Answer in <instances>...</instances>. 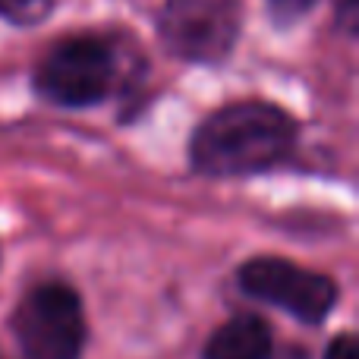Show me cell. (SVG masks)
Segmentation results:
<instances>
[{
    "instance_id": "obj_1",
    "label": "cell",
    "mask_w": 359,
    "mask_h": 359,
    "mask_svg": "<svg viewBox=\"0 0 359 359\" xmlns=\"http://www.w3.org/2000/svg\"><path fill=\"white\" fill-rule=\"evenodd\" d=\"M297 145V120L271 101H233L208 114L189 142L192 168L208 177H249L278 168Z\"/></svg>"
},
{
    "instance_id": "obj_2",
    "label": "cell",
    "mask_w": 359,
    "mask_h": 359,
    "mask_svg": "<svg viewBox=\"0 0 359 359\" xmlns=\"http://www.w3.org/2000/svg\"><path fill=\"white\" fill-rule=\"evenodd\" d=\"M120 76L117 44L104 32H73L54 41L35 67V92L57 107L107 101Z\"/></svg>"
},
{
    "instance_id": "obj_3",
    "label": "cell",
    "mask_w": 359,
    "mask_h": 359,
    "mask_svg": "<svg viewBox=\"0 0 359 359\" xmlns=\"http://www.w3.org/2000/svg\"><path fill=\"white\" fill-rule=\"evenodd\" d=\"M158 38L170 57L186 63H224L243 32L240 0H164L158 10Z\"/></svg>"
},
{
    "instance_id": "obj_4",
    "label": "cell",
    "mask_w": 359,
    "mask_h": 359,
    "mask_svg": "<svg viewBox=\"0 0 359 359\" xmlns=\"http://www.w3.org/2000/svg\"><path fill=\"white\" fill-rule=\"evenodd\" d=\"M13 334L25 359H79L86 347V316L76 290L41 284L13 312Z\"/></svg>"
},
{
    "instance_id": "obj_5",
    "label": "cell",
    "mask_w": 359,
    "mask_h": 359,
    "mask_svg": "<svg viewBox=\"0 0 359 359\" xmlns=\"http://www.w3.org/2000/svg\"><path fill=\"white\" fill-rule=\"evenodd\" d=\"M236 278H240L243 293L268 306H280L309 325L322 322L337 303L334 280L287 259H252L240 268Z\"/></svg>"
},
{
    "instance_id": "obj_6",
    "label": "cell",
    "mask_w": 359,
    "mask_h": 359,
    "mask_svg": "<svg viewBox=\"0 0 359 359\" xmlns=\"http://www.w3.org/2000/svg\"><path fill=\"white\" fill-rule=\"evenodd\" d=\"M205 359H268L271 328L259 316H236L215 331L205 344Z\"/></svg>"
},
{
    "instance_id": "obj_7",
    "label": "cell",
    "mask_w": 359,
    "mask_h": 359,
    "mask_svg": "<svg viewBox=\"0 0 359 359\" xmlns=\"http://www.w3.org/2000/svg\"><path fill=\"white\" fill-rule=\"evenodd\" d=\"M57 10V0H0V16L13 25H41Z\"/></svg>"
},
{
    "instance_id": "obj_8",
    "label": "cell",
    "mask_w": 359,
    "mask_h": 359,
    "mask_svg": "<svg viewBox=\"0 0 359 359\" xmlns=\"http://www.w3.org/2000/svg\"><path fill=\"white\" fill-rule=\"evenodd\" d=\"M316 6H318V0H265L268 19L274 22V29H293V25L303 22Z\"/></svg>"
},
{
    "instance_id": "obj_9",
    "label": "cell",
    "mask_w": 359,
    "mask_h": 359,
    "mask_svg": "<svg viewBox=\"0 0 359 359\" xmlns=\"http://www.w3.org/2000/svg\"><path fill=\"white\" fill-rule=\"evenodd\" d=\"M325 359H359V344L353 334H341L328 344L325 350Z\"/></svg>"
}]
</instances>
